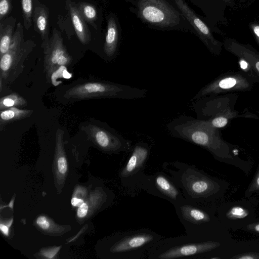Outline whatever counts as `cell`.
I'll return each instance as SVG.
<instances>
[{
	"label": "cell",
	"mask_w": 259,
	"mask_h": 259,
	"mask_svg": "<svg viewBox=\"0 0 259 259\" xmlns=\"http://www.w3.org/2000/svg\"><path fill=\"white\" fill-rule=\"evenodd\" d=\"M162 167L186 201L207 207L219 195L221 189L219 181L194 165L175 161L165 162Z\"/></svg>",
	"instance_id": "1"
},
{
	"label": "cell",
	"mask_w": 259,
	"mask_h": 259,
	"mask_svg": "<svg viewBox=\"0 0 259 259\" xmlns=\"http://www.w3.org/2000/svg\"><path fill=\"white\" fill-rule=\"evenodd\" d=\"M166 128L172 137L202 147L215 158H232L230 149L218 128L205 120L182 115L168 122Z\"/></svg>",
	"instance_id": "2"
},
{
	"label": "cell",
	"mask_w": 259,
	"mask_h": 259,
	"mask_svg": "<svg viewBox=\"0 0 259 259\" xmlns=\"http://www.w3.org/2000/svg\"><path fill=\"white\" fill-rule=\"evenodd\" d=\"M220 246L218 241L186 234L162 238L152 247L147 259L205 258Z\"/></svg>",
	"instance_id": "3"
},
{
	"label": "cell",
	"mask_w": 259,
	"mask_h": 259,
	"mask_svg": "<svg viewBox=\"0 0 259 259\" xmlns=\"http://www.w3.org/2000/svg\"><path fill=\"white\" fill-rule=\"evenodd\" d=\"M163 238L148 228L120 232L111 239L108 252L116 259L147 258L152 247Z\"/></svg>",
	"instance_id": "4"
},
{
	"label": "cell",
	"mask_w": 259,
	"mask_h": 259,
	"mask_svg": "<svg viewBox=\"0 0 259 259\" xmlns=\"http://www.w3.org/2000/svg\"><path fill=\"white\" fill-rule=\"evenodd\" d=\"M147 90L108 81L87 82L77 84L67 90L65 99L78 100L98 98L135 100L144 98Z\"/></svg>",
	"instance_id": "5"
},
{
	"label": "cell",
	"mask_w": 259,
	"mask_h": 259,
	"mask_svg": "<svg viewBox=\"0 0 259 259\" xmlns=\"http://www.w3.org/2000/svg\"><path fill=\"white\" fill-rule=\"evenodd\" d=\"M35 47L32 40H24V28L18 22L9 50L1 57L0 78L4 83H12L19 76L25 60Z\"/></svg>",
	"instance_id": "6"
},
{
	"label": "cell",
	"mask_w": 259,
	"mask_h": 259,
	"mask_svg": "<svg viewBox=\"0 0 259 259\" xmlns=\"http://www.w3.org/2000/svg\"><path fill=\"white\" fill-rule=\"evenodd\" d=\"M208 96L192 101L191 107L197 118L208 122L213 127H224L229 121L239 113L234 109L235 95Z\"/></svg>",
	"instance_id": "7"
},
{
	"label": "cell",
	"mask_w": 259,
	"mask_h": 259,
	"mask_svg": "<svg viewBox=\"0 0 259 259\" xmlns=\"http://www.w3.org/2000/svg\"><path fill=\"white\" fill-rule=\"evenodd\" d=\"M151 151V147L147 143H137L132 148L128 158L119 172L122 187L132 195L143 190L148 176L145 170Z\"/></svg>",
	"instance_id": "8"
},
{
	"label": "cell",
	"mask_w": 259,
	"mask_h": 259,
	"mask_svg": "<svg viewBox=\"0 0 259 259\" xmlns=\"http://www.w3.org/2000/svg\"><path fill=\"white\" fill-rule=\"evenodd\" d=\"M174 207L186 234L207 238L213 221L207 206L192 203L185 199Z\"/></svg>",
	"instance_id": "9"
},
{
	"label": "cell",
	"mask_w": 259,
	"mask_h": 259,
	"mask_svg": "<svg viewBox=\"0 0 259 259\" xmlns=\"http://www.w3.org/2000/svg\"><path fill=\"white\" fill-rule=\"evenodd\" d=\"M254 83L240 72H228L215 78L202 88L192 98V101L203 97L220 94L250 91Z\"/></svg>",
	"instance_id": "10"
},
{
	"label": "cell",
	"mask_w": 259,
	"mask_h": 259,
	"mask_svg": "<svg viewBox=\"0 0 259 259\" xmlns=\"http://www.w3.org/2000/svg\"><path fill=\"white\" fill-rule=\"evenodd\" d=\"M83 130L90 139L103 150L118 153L131 151V142L107 125L88 124Z\"/></svg>",
	"instance_id": "11"
},
{
	"label": "cell",
	"mask_w": 259,
	"mask_h": 259,
	"mask_svg": "<svg viewBox=\"0 0 259 259\" xmlns=\"http://www.w3.org/2000/svg\"><path fill=\"white\" fill-rule=\"evenodd\" d=\"M139 13L145 21L153 25L169 27L179 23V14L164 0H140Z\"/></svg>",
	"instance_id": "12"
},
{
	"label": "cell",
	"mask_w": 259,
	"mask_h": 259,
	"mask_svg": "<svg viewBox=\"0 0 259 259\" xmlns=\"http://www.w3.org/2000/svg\"><path fill=\"white\" fill-rule=\"evenodd\" d=\"M150 195L166 200L174 206L185 199L170 177L163 171L147 176L143 190Z\"/></svg>",
	"instance_id": "13"
},
{
	"label": "cell",
	"mask_w": 259,
	"mask_h": 259,
	"mask_svg": "<svg viewBox=\"0 0 259 259\" xmlns=\"http://www.w3.org/2000/svg\"><path fill=\"white\" fill-rule=\"evenodd\" d=\"M44 69L48 82L51 81L52 74L62 66H68L71 56L63 44L61 33L56 28L53 31L47 47L44 50Z\"/></svg>",
	"instance_id": "14"
},
{
	"label": "cell",
	"mask_w": 259,
	"mask_h": 259,
	"mask_svg": "<svg viewBox=\"0 0 259 259\" xmlns=\"http://www.w3.org/2000/svg\"><path fill=\"white\" fill-rule=\"evenodd\" d=\"M184 16L192 25L209 50L219 54L220 46L213 38L207 26L197 17L184 0H174Z\"/></svg>",
	"instance_id": "15"
},
{
	"label": "cell",
	"mask_w": 259,
	"mask_h": 259,
	"mask_svg": "<svg viewBox=\"0 0 259 259\" xmlns=\"http://www.w3.org/2000/svg\"><path fill=\"white\" fill-rule=\"evenodd\" d=\"M49 13V8L40 0H34L32 13L33 28L41 37L43 50L47 47L50 39Z\"/></svg>",
	"instance_id": "16"
},
{
	"label": "cell",
	"mask_w": 259,
	"mask_h": 259,
	"mask_svg": "<svg viewBox=\"0 0 259 259\" xmlns=\"http://www.w3.org/2000/svg\"><path fill=\"white\" fill-rule=\"evenodd\" d=\"M66 6L78 38L84 45L89 44L91 40V32L85 20L80 15L76 4L70 0H67Z\"/></svg>",
	"instance_id": "17"
},
{
	"label": "cell",
	"mask_w": 259,
	"mask_h": 259,
	"mask_svg": "<svg viewBox=\"0 0 259 259\" xmlns=\"http://www.w3.org/2000/svg\"><path fill=\"white\" fill-rule=\"evenodd\" d=\"M16 23V18L8 16L0 21V57L9 49L14 33Z\"/></svg>",
	"instance_id": "18"
},
{
	"label": "cell",
	"mask_w": 259,
	"mask_h": 259,
	"mask_svg": "<svg viewBox=\"0 0 259 259\" xmlns=\"http://www.w3.org/2000/svg\"><path fill=\"white\" fill-rule=\"evenodd\" d=\"M118 39V29L114 18L111 16L108 19L107 30L103 50L105 55L113 57L116 53Z\"/></svg>",
	"instance_id": "19"
},
{
	"label": "cell",
	"mask_w": 259,
	"mask_h": 259,
	"mask_svg": "<svg viewBox=\"0 0 259 259\" xmlns=\"http://www.w3.org/2000/svg\"><path fill=\"white\" fill-rule=\"evenodd\" d=\"M225 217L227 221L235 223H243L247 221V219L251 218V210L247 206L235 204L230 206L225 214L221 215Z\"/></svg>",
	"instance_id": "20"
},
{
	"label": "cell",
	"mask_w": 259,
	"mask_h": 259,
	"mask_svg": "<svg viewBox=\"0 0 259 259\" xmlns=\"http://www.w3.org/2000/svg\"><path fill=\"white\" fill-rule=\"evenodd\" d=\"M31 110H22L17 107H11L1 111V128L9 122L28 117L32 113Z\"/></svg>",
	"instance_id": "21"
},
{
	"label": "cell",
	"mask_w": 259,
	"mask_h": 259,
	"mask_svg": "<svg viewBox=\"0 0 259 259\" xmlns=\"http://www.w3.org/2000/svg\"><path fill=\"white\" fill-rule=\"evenodd\" d=\"M238 58L247 61L259 76V54L246 48L231 46L229 49Z\"/></svg>",
	"instance_id": "22"
},
{
	"label": "cell",
	"mask_w": 259,
	"mask_h": 259,
	"mask_svg": "<svg viewBox=\"0 0 259 259\" xmlns=\"http://www.w3.org/2000/svg\"><path fill=\"white\" fill-rule=\"evenodd\" d=\"M76 6L85 21L96 28L95 22L97 19V13L95 7L91 4L84 2L79 3Z\"/></svg>",
	"instance_id": "23"
},
{
	"label": "cell",
	"mask_w": 259,
	"mask_h": 259,
	"mask_svg": "<svg viewBox=\"0 0 259 259\" xmlns=\"http://www.w3.org/2000/svg\"><path fill=\"white\" fill-rule=\"evenodd\" d=\"M26 105L27 102L25 99L15 93L3 97L0 99L1 111L11 107L24 106Z\"/></svg>",
	"instance_id": "24"
},
{
	"label": "cell",
	"mask_w": 259,
	"mask_h": 259,
	"mask_svg": "<svg viewBox=\"0 0 259 259\" xmlns=\"http://www.w3.org/2000/svg\"><path fill=\"white\" fill-rule=\"evenodd\" d=\"M34 0H21L22 18L24 28L27 30L32 24Z\"/></svg>",
	"instance_id": "25"
},
{
	"label": "cell",
	"mask_w": 259,
	"mask_h": 259,
	"mask_svg": "<svg viewBox=\"0 0 259 259\" xmlns=\"http://www.w3.org/2000/svg\"><path fill=\"white\" fill-rule=\"evenodd\" d=\"M238 64L241 72L250 79L254 83H259V76L247 61L242 58H238Z\"/></svg>",
	"instance_id": "26"
},
{
	"label": "cell",
	"mask_w": 259,
	"mask_h": 259,
	"mask_svg": "<svg viewBox=\"0 0 259 259\" xmlns=\"http://www.w3.org/2000/svg\"><path fill=\"white\" fill-rule=\"evenodd\" d=\"M12 8V0H0V21L8 17Z\"/></svg>",
	"instance_id": "27"
},
{
	"label": "cell",
	"mask_w": 259,
	"mask_h": 259,
	"mask_svg": "<svg viewBox=\"0 0 259 259\" xmlns=\"http://www.w3.org/2000/svg\"><path fill=\"white\" fill-rule=\"evenodd\" d=\"M259 192V165L257 170L247 189L245 192V196L248 197L254 193Z\"/></svg>",
	"instance_id": "28"
},
{
	"label": "cell",
	"mask_w": 259,
	"mask_h": 259,
	"mask_svg": "<svg viewBox=\"0 0 259 259\" xmlns=\"http://www.w3.org/2000/svg\"><path fill=\"white\" fill-rule=\"evenodd\" d=\"M61 246L49 248L41 250L40 252L42 255L48 258H52L57 254Z\"/></svg>",
	"instance_id": "29"
},
{
	"label": "cell",
	"mask_w": 259,
	"mask_h": 259,
	"mask_svg": "<svg viewBox=\"0 0 259 259\" xmlns=\"http://www.w3.org/2000/svg\"><path fill=\"white\" fill-rule=\"evenodd\" d=\"M232 259H259V253L254 252L239 254L231 257Z\"/></svg>",
	"instance_id": "30"
},
{
	"label": "cell",
	"mask_w": 259,
	"mask_h": 259,
	"mask_svg": "<svg viewBox=\"0 0 259 259\" xmlns=\"http://www.w3.org/2000/svg\"><path fill=\"white\" fill-rule=\"evenodd\" d=\"M36 222L38 226L44 230H48L50 227V222L45 216L38 217Z\"/></svg>",
	"instance_id": "31"
},
{
	"label": "cell",
	"mask_w": 259,
	"mask_h": 259,
	"mask_svg": "<svg viewBox=\"0 0 259 259\" xmlns=\"http://www.w3.org/2000/svg\"><path fill=\"white\" fill-rule=\"evenodd\" d=\"M89 210V206L85 202H83L77 209V215L79 218L85 217Z\"/></svg>",
	"instance_id": "32"
},
{
	"label": "cell",
	"mask_w": 259,
	"mask_h": 259,
	"mask_svg": "<svg viewBox=\"0 0 259 259\" xmlns=\"http://www.w3.org/2000/svg\"><path fill=\"white\" fill-rule=\"evenodd\" d=\"M245 228L247 231L259 235V221L250 223Z\"/></svg>",
	"instance_id": "33"
},
{
	"label": "cell",
	"mask_w": 259,
	"mask_h": 259,
	"mask_svg": "<svg viewBox=\"0 0 259 259\" xmlns=\"http://www.w3.org/2000/svg\"><path fill=\"white\" fill-rule=\"evenodd\" d=\"M84 201L83 199L81 198H77L76 197H73L71 199V203L72 206L75 207H79L83 203Z\"/></svg>",
	"instance_id": "34"
},
{
	"label": "cell",
	"mask_w": 259,
	"mask_h": 259,
	"mask_svg": "<svg viewBox=\"0 0 259 259\" xmlns=\"http://www.w3.org/2000/svg\"><path fill=\"white\" fill-rule=\"evenodd\" d=\"M9 226L4 225L2 223H1L0 224V229L1 232L6 236H8L9 235Z\"/></svg>",
	"instance_id": "35"
},
{
	"label": "cell",
	"mask_w": 259,
	"mask_h": 259,
	"mask_svg": "<svg viewBox=\"0 0 259 259\" xmlns=\"http://www.w3.org/2000/svg\"><path fill=\"white\" fill-rule=\"evenodd\" d=\"M253 31L256 36V38L259 43V25H254L252 26Z\"/></svg>",
	"instance_id": "36"
},
{
	"label": "cell",
	"mask_w": 259,
	"mask_h": 259,
	"mask_svg": "<svg viewBox=\"0 0 259 259\" xmlns=\"http://www.w3.org/2000/svg\"><path fill=\"white\" fill-rule=\"evenodd\" d=\"M13 200L11 201L9 204L10 207L13 208Z\"/></svg>",
	"instance_id": "37"
}]
</instances>
